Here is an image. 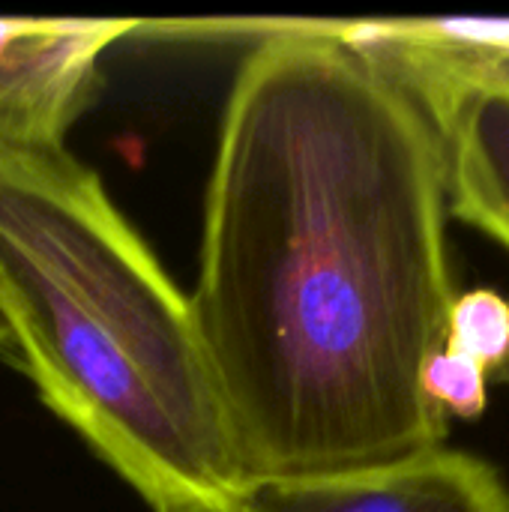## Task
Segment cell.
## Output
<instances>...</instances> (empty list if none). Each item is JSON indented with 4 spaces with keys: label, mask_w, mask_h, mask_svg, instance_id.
<instances>
[{
    "label": "cell",
    "mask_w": 509,
    "mask_h": 512,
    "mask_svg": "<svg viewBox=\"0 0 509 512\" xmlns=\"http://www.w3.org/2000/svg\"><path fill=\"white\" fill-rule=\"evenodd\" d=\"M327 24L411 93L438 141L447 210L509 252V60L417 45L387 18Z\"/></svg>",
    "instance_id": "obj_3"
},
{
    "label": "cell",
    "mask_w": 509,
    "mask_h": 512,
    "mask_svg": "<svg viewBox=\"0 0 509 512\" xmlns=\"http://www.w3.org/2000/svg\"><path fill=\"white\" fill-rule=\"evenodd\" d=\"M0 312L45 405L150 510L243 512L189 297L66 150L0 147Z\"/></svg>",
    "instance_id": "obj_2"
},
{
    "label": "cell",
    "mask_w": 509,
    "mask_h": 512,
    "mask_svg": "<svg viewBox=\"0 0 509 512\" xmlns=\"http://www.w3.org/2000/svg\"><path fill=\"white\" fill-rule=\"evenodd\" d=\"M243 512H509V486L486 459L441 447L354 474L255 483Z\"/></svg>",
    "instance_id": "obj_5"
},
{
    "label": "cell",
    "mask_w": 509,
    "mask_h": 512,
    "mask_svg": "<svg viewBox=\"0 0 509 512\" xmlns=\"http://www.w3.org/2000/svg\"><path fill=\"white\" fill-rule=\"evenodd\" d=\"M435 132L327 21L243 57L207 186L195 330L252 483L447 447L423 390L456 273Z\"/></svg>",
    "instance_id": "obj_1"
},
{
    "label": "cell",
    "mask_w": 509,
    "mask_h": 512,
    "mask_svg": "<svg viewBox=\"0 0 509 512\" xmlns=\"http://www.w3.org/2000/svg\"><path fill=\"white\" fill-rule=\"evenodd\" d=\"M423 390L444 417L477 420L489 405V375L483 366L441 348L423 369Z\"/></svg>",
    "instance_id": "obj_8"
},
{
    "label": "cell",
    "mask_w": 509,
    "mask_h": 512,
    "mask_svg": "<svg viewBox=\"0 0 509 512\" xmlns=\"http://www.w3.org/2000/svg\"><path fill=\"white\" fill-rule=\"evenodd\" d=\"M3 342H12V336H9V324H6V318H3V312H0V345Z\"/></svg>",
    "instance_id": "obj_9"
},
{
    "label": "cell",
    "mask_w": 509,
    "mask_h": 512,
    "mask_svg": "<svg viewBox=\"0 0 509 512\" xmlns=\"http://www.w3.org/2000/svg\"><path fill=\"white\" fill-rule=\"evenodd\" d=\"M444 348L465 354L486 375L509 384V300L495 288H471L453 297Z\"/></svg>",
    "instance_id": "obj_6"
},
{
    "label": "cell",
    "mask_w": 509,
    "mask_h": 512,
    "mask_svg": "<svg viewBox=\"0 0 509 512\" xmlns=\"http://www.w3.org/2000/svg\"><path fill=\"white\" fill-rule=\"evenodd\" d=\"M135 21L0 18V147L63 150L93 99L99 60Z\"/></svg>",
    "instance_id": "obj_4"
},
{
    "label": "cell",
    "mask_w": 509,
    "mask_h": 512,
    "mask_svg": "<svg viewBox=\"0 0 509 512\" xmlns=\"http://www.w3.org/2000/svg\"><path fill=\"white\" fill-rule=\"evenodd\" d=\"M390 30L417 45L459 57L509 60V15H429L387 18Z\"/></svg>",
    "instance_id": "obj_7"
}]
</instances>
